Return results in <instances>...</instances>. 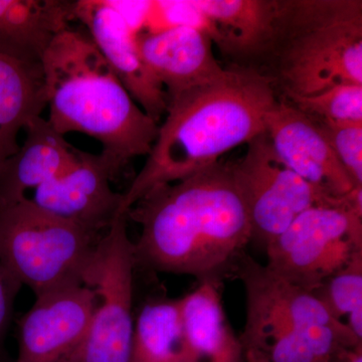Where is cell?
Here are the masks:
<instances>
[{"instance_id": "obj_1", "label": "cell", "mask_w": 362, "mask_h": 362, "mask_svg": "<svg viewBox=\"0 0 362 362\" xmlns=\"http://www.w3.org/2000/svg\"><path fill=\"white\" fill-rule=\"evenodd\" d=\"M141 228L136 267L223 284L252 242L251 226L232 166L216 162L145 194L126 213Z\"/></svg>"}, {"instance_id": "obj_2", "label": "cell", "mask_w": 362, "mask_h": 362, "mask_svg": "<svg viewBox=\"0 0 362 362\" xmlns=\"http://www.w3.org/2000/svg\"><path fill=\"white\" fill-rule=\"evenodd\" d=\"M278 102L270 81L238 66L169 100L151 151L123 194L121 211L127 213L154 188L185 180L265 133Z\"/></svg>"}, {"instance_id": "obj_3", "label": "cell", "mask_w": 362, "mask_h": 362, "mask_svg": "<svg viewBox=\"0 0 362 362\" xmlns=\"http://www.w3.org/2000/svg\"><path fill=\"white\" fill-rule=\"evenodd\" d=\"M40 66L47 121L61 135L81 133L101 143L100 156L113 180L136 157L148 156L158 122L136 103L90 37L64 30Z\"/></svg>"}, {"instance_id": "obj_4", "label": "cell", "mask_w": 362, "mask_h": 362, "mask_svg": "<svg viewBox=\"0 0 362 362\" xmlns=\"http://www.w3.org/2000/svg\"><path fill=\"white\" fill-rule=\"evenodd\" d=\"M247 68L285 99L362 85L361 0H276L270 33Z\"/></svg>"}, {"instance_id": "obj_5", "label": "cell", "mask_w": 362, "mask_h": 362, "mask_svg": "<svg viewBox=\"0 0 362 362\" xmlns=\"http://www.w3.org/2000/svg\"><path fill=\"white\" fill-rule=\"evenodd\" d=\"M98 233L47 213L30 199L0 207V263L35 297L83 283Z\"/></svg>"}, {"instance_id": "obj_6", "label": "cell", "mask_w": 362, "mask_h": 362, "mask_svg": "<svg viewBox=\"0 0 362 362\" xmlns=\"http://www.w3.org/2000/svg\"><path fill=\"white\" fill-rule=\"evenodd\" d=\"M265 250L269 270L315 291L362 252V187L338 204L303 211Z\"/></svg>"}, {"instance_id": "obj_7", "label": "cell", "mask_w": 362, "mask_h": 362, "mask_svg": "<svg viewBox=\"0 0 362 362\" xmlns=\"http://www.w3.org/2000/svg\"><path fill=\"white\" fill-rule=\"evenodd\" d=\"M121 214L100 238L84 276L98 303L84 342L69 362H129L135 320L134 244Z\"/></svg>"}, {"instance_id": "obj_8", "label": "cell", "mask_w": 362, "mask_h": 362, "mask_svg": "<svg viewBox=\"0 0 362 362\" xmlns=\"http://www.w3.org/2000/svg\"><path fill=\"white\" fill-rule=\"evenodd\" d=\"M247 145L245 156L230 166L246 206L252 240L265 249L303 211L338 204L344 197L326 194L294 173L278 156L267 132Z\"/></svg>"}, {"instance_id": "obj_9", "label": "cell", "mask_w": 362, "mask_h": 362, "mask_svg": "<svg viewBox=\"0 0 362 362\" xmlns=\"http://www.w3.org/2000/svg\"><path fill=\"white\" fill-rule=\"evenodd\" d=\"M96 292L77 283L35 297L20 321L16 362H69L84 342Z\"/></svg>"}, {"instance_id": "obj_10", "label": "cell", "mask_w": 362, "mask_h": 362, "mask_svg": "<svg viewBox=\"0 0 362 362\" xmlns=\"http://www.w3.org/2000/svg\"><path fill=\"white\" fill-rule=\"evenodd\" d=\"M75 16L89 30L90 40L130 96L158 122L168 111V95L143 61L136 33L115 2L78 0Z\"/></svg>"}, {"instance_id": "obj_11", "label": "cell", "mask_w": 362, "mask_h": 362, "mask_svg": "<svg viewBox=\"0 0 362 362\" xmlns=\"http://www.w3.org/2000/svg\"><path fill=\"white\" fill-rule=\"evenodd\" d=\"M111 181L100 154L83 151L75 166L40 185L28 199L47 213L99 233L125 214L121 211L123 194L112 188Z\"/></svg>"}, {"instance_id": "obj_12", "label": "cell", "mask_w": 362, "mask_h": 362, "mask_svg": "<svg viewBox=\"0 0 362 362\" xmlns=\"http://www.w3.org/2000/svg\"><path fill=\"white\" fill-rule=\"evenodd\" d=\"M267 134L283 161L307 182L332 197L356 187L313 118L283 100L271 112Z\"/></svg>"}, {"instance_id": "obj_13", "label": "cell", "mask_w": 362, "mask_h": 362, "mask_svg": "<svg viewBox=\"0 0 362 362\" xmlns=\"http://www.w3.org/2000/svg\"><path fill=\"white\" fill-rule=\"evenodd\" d=\"M143 61L165 90L168 101L223 75L206 30L177 25L157 33L136 35Z\"/></svg>"}, {"instance_id": "obj_14", "label": "cell", "mask_w": 362, "mask_h": 362, "mask_svg": "<svg viewBox=\"0 0 362 362\" xmlns=\"http://www.w3.org/2000/svg\"><path fill=\"white\" fill-rule=\"evenodd\" d=\"M240 341L246 362H319L340 347L362 345L337 331L304 329L251 304Z\"/></svg>"}, {"instance_id": "obj_15", "label": "cell", "mask_w": 362, "mask_h": 362, "mask_svg": "<svg viewBox=\"0 0 362 362\" xmlns=\"http://www.w3.org/2000/svg\"><path fill=\"white\" fill-rule=\"evenodd\" d=\"M23 131V144L0 169V207L28 199L30 190L66 173L82 156L83 151L69 144L42 116Z\"/></svg>"}, {"instance_id": "obj_16", "label": "cell", "mask_w": 362, "mask_h": 362, "mask_svg": "<svg viewBox=\"0 0 362 362\" xmlns=\"http://www.w3.org/2000/svg\"><path fill=\"white\" fill-rule=\"evenodd\" d=\"M73 0H0V54L40 65L57 35L76 21Z\"/></svg>"}, {"instance_id": "obj_17", "label": "cell", "mask_w": 362, "mask_h": 362, "mask_svg": "<svg viewBox=\"0 0 362 362\" xmlns=\"http://www.w3.org/2000/svg\"><path fill=\"white\" fill-rule=\"evenodd\" d=\"M221 283L206 281L180 299L188 362H246L228 322Z\"/></svg>"}, {"instance_id": "obj_18", "label": "cell", "mask_w": 362, "mask_h": 362, "mask_svg": "<svg viewBox=\"0 0 362 362\" xmlns=\"http://www.w3.org/2000/svg\"><path fill=\"white\" fill-rule=\"evenodd\" d=\"M204 16L211 39L221 51L247 68L270 33L276 0H194L188 1Z\"/></svg>"}, {"instance_id": "obj_19", "label": "cell", "mask_w": 362, "mask_h": 362, "mask_svg": "<svg viewBox=\"0 0 362 362\" xmlns=\"http://www.w3.org/2000/svg\"><path fill=\"white\" fill-rule=\"evenodd\" d=\"M47 108L42 66L0 54V169L20 148L18 136Z\"/></svg>"}, {"instance_id": "obj_20", "label": "cell", "mask_w": 362, "mask_h": 362, "mask_svg": "<svg viewBox=\"0 0 362 362\" xmlns=\"http://www.w3.org/2000/svg\"><path fill=\"white\" fill-rule=\"evenodd\" d=\"M129 362H188L180 299L142 307L135 319Z\"/></svg>"}, {"instance_id": "obj_21", "label": "cell", "mask_w": 362, "mask_h": 362, "mask_svg": "<svg viewBox=\"0 0 362 362\" xmlns=\"http://www.w3.org/2000/svg\"><path fill=\"white\" fill-rule=\"evenodd\" d=\"M286 99L288 104L316 120L362 122V85H337L311 96Z\"/></svg>"}, {"instance_id": "obj_22", "label": "cell", "mask_w": 362, "mask_h": 362, "mask_svg": "<svg viewBox=\"0 0 362 362\" xmlns=\"http://www.w3.org/2000/svg\"><path fill=\"white\" fill-rule=\"evenodd\" d=\"M331 315L344 322L362 312V252L352 258L314 291Z\"/></svg>"}, {"instance_id": "obj_23", "label": "cell", "mask_w": 362, "mask_h": 362, "mask_svg": "<svg viewBox=\"0 0 362 362\" xmlns=\"http://www.w3.org/2000/svg\"><path fill=\"white\" fill-rule=\"evenodd\" d=\"M356 187H362V122L316 120Z\"/></svg>"}, {"instance_id": "obj_24", "label": "cell", "mask_w": 362, "mask_h": 362, "mask_svg": "<svg viewBox=\"0 0 362 362\" xmlns=\"http://www.w3.org/2000/svg\"><path fill=\"white\" fill-rule=\"evenodd\" d=\"M23 287L0 263V341L6 334L13 318L16 298Z\"/></svg>"}, {"instance_id": "obj_25", "label": "cell", "mask_w": 362, "mask_h": 362, "mask_svg": "<svg viewBox=\"0 0 362 362\" xmlns=\"http://www.w3.org/2000/svg\"><path fill=\"white\" fill-rule=\"evenodd\" d=\"M319 362H362V345L340 347Z\"/></svg>"}]
</instances>
